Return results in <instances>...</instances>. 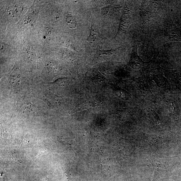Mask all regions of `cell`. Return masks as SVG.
Wrapping results in <instances>:
<instances>
[{"label": "cell", "mask_w": 181, "mask_h": 181, "mask_svg": "<svg viewBox=\"0 0 181 181\" xmlns=\"http://www.w3.org/2000/svg\"><path fill=\"white\" fill-rule=\"evenodd\" d=\"M101 105V102L98 99H90L79 105L74 110L73 112H78L92 108L98 107Z\"/></svg>", "instance_id": "cell-1"}, {"label": "cell", "mask_w": 181, "mask_h": 181, "mask_svg": "<svg viewBox=\"0 0 181 181\" xmlns=\"http://www.w3.org/2000/svg\"><path fill=\"white\" fill-rule=\"evenodd\" d=\"M19 110L21 112L25 115L36 112L37 108L32 104L30 100L25 99L21 104Z\"/></svg>", "instance_id": "cell-2"}, {"label": "cell", "mask_w": 181, "mask_h": 181, "mask_svg": "<svg viewBox=\"0 0 181 181\" xmlns=\"http://www.w3.org/2000/svg\"><path fill=\"white\" fill-rule=\"evenodd\" d=\"M97 37V32L93 24L92 25L90 35L87 38V41L90 42L95 41Z\"/></svg>", "instance_id": "cell-3"}, {"label": "cell", "mask_w": 181, "mask_h": 181, "mask_svg": "<svg viewBox=\"0 0 181 181\" xmlns=\"http://www.w3.org/2000/svg\"><path fill=\"white\" fill-rule=\"evenodd\" d=\"M66 22L69 28L71 29H75L76 26V22L75 18L72 16L69 15L66 18Z\"/></svg>", "instance_id": "cell-4"}, {"label": "cell", "mask_w": 181, "mask_h": 181, "mask_svg": "<svg viewBox=\"0 0 181 181\" xmlns=\"http://www.w3.org/2000/svg\"><path fill=\"white\" fill-rule=\"evenodd\" d=\"M21 74L20 71H16L12 73L11 75V80L13 84H15L18 82V79L20 77Z\"/></svg>", "instance_id": "cell-5"}, {"label": "cell", "mask_w": 181, "mask_h": 181, "mask_svg": "<svg viewBox=\"0 0 181 181\" xmlns=\"http://www.w3.org/2000/svg\"><path fill=\"white\" fill-rule=\"evenodd\" d=\"M22 7L18 6H15L13 7L11 9V10L9 11V12L12 15L15 16L20 14V13L22 12Z\"/></svg>", "instance_id": "cell-6"}, {"label": "cell", "mask_w": 181, "mask_h": 181, "mask_svg": "<svg viewBox=\"0 0 181 181\" xmlns=\"http://www.w3.org/2000/svg\"><path fill=\"white\" fill-rule=\"evenodd\" d=\"M98 54L99 56L108 55L112 54L113 53V50H99L98 52Z\"/></svg>", "instance_id": "cell-7"}, {"label": "cell", "mask_w": 181, "mask_h": 181, "mask_svg": "<svg viewBox=\"0 0 181 181\" xmlns=\"http://www.w3.org/2000/svg\"><path fill=\"white\" fill-rule=\"evenodd\" d=\"M52 17L55 21H58L60 19V15L59 13L55 12L53 13Z\"/></svg>", "instance_id": "cell-8"}, {"label": "cell", "mask_w": 181, "mask_h": 181, "mask_svg": "<svg viewBox=\"0 0 181 181\" xmlns=\"http://www.w3.org/2000/svg\"><path fill=\"white\" fill-rule=\"evenodd\" d=\"M1 52H3L5 50V46L3 44H1Z\"/></svg>", "instance_id": "cell-9"}]
</instances>
